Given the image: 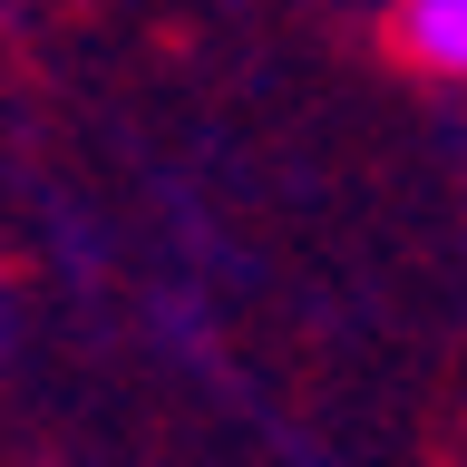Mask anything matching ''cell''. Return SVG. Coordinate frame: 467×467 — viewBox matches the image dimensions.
<instances>
[{"instance_id":"6da1fadb","label":"cell","mask_w":467,"mask_h":467,"mask_svg":"<svg viewBox=\"0 0 467 467\" xmlns=\"http://www.w3.org/2000/svg\"><path fill=\"white\" fill-rule=\"evenodd\" d=\"M389 39H400L419 68H438V78H467V0H400Z\"/></svg>"}]
</instances>
